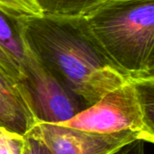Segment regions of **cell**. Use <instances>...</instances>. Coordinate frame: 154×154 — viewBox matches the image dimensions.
Masks as SVG:
<instances>
[{
	"instance_id": "cell-1",
	"label": "cell",
	"mask_w": 154,
	"mask_h": 154,
	"mask_svg": "<svg viewBox=\"0 0 154 154\" xmlns=\"http://www.w3.org/2000/svg\"><path fill=\"white\" fill-rule=\"evenodd\" d=\"M14 23L35 56L86 107L131 82L93 45L74 16L42 14L19 17Z\"/></svg>"
},
{
	"instance_id": "cell-2",
	"label": "cell",
	"mask_w": 154,
	"mask_h": 154,
	"mask_svg": "<svg viewBox=\"0 0 154 154\" xmlns=\"http://www.w3.org/2000/svg\"><path fill=\"white\" fill-rule=\"evenodd\" d=\"M74 17L119 72L133 82L154 80V0H107Z\"/></svg>"
},
{
	"instance_id": "cell-3",
	"label": "cell",
	"mask_w": 154,
	"mask_h": 154,
	"mask_svg": "<svg viewBox=\"0 0 154 154\" xmlns=\"http://www.w3.org/2000/svg\"><path fill=\"white\" fill-rule=\"evenodd\" d=\"M154 80L128 82L59 125L97 134L133 132L154 143Z\"/></svg>"
},
{
	"instance_id": "cell-4",
	"label": "cell",
	"mask_w": 154,
	"mask_h": 154,
	"mask_svg": "<svg viewBox=\"0 0 154 154\" xmlns=\"http://www.w3.org/2000/svg\"><path fill=\"white\" fill-rule=\"evenodd\" d=\"M22 43L23 51L18 83L37 123H61L87 108L23 40Z\"/></svg>"
},
{
	"instance_id": "cell-5",
	"label": "cell",
	"mask_w": 154,
	"mask_h": 154,
	"mask_svg": "<svg viewBox=\"0 0 154 154\" xmlns=\"http://www.w3.org/2000/svg\"><path fill=\"white\" fill-rule=\"evenodd\" d=\"M29 132L40 138L53 154H116L140 141L133 132L97 134L50 123H37Z\"/></svg>"
},
{
	"instance_id": "cell-6",
	"label": "cell",
	"mask_w": 154,
	"mask_h": 154,
	"mask_svg": "<svg viewBox=\"0 0 154 154\" xmlns=\"http://www.w3.org/2000/svg\"><path fill=\"white\" fill-rule=\"evenodd\" d=\"M36 124L22 87L0 68V126L24 136Z\"/></svg>"
},
{
	"instance_id": "cell-7",
	"label": "cell",
	"mask_w": 154,
	"mask_h": 154,
	"mask_svg": "<svg viewBox=\"0 0 154 154\" xmlns=\"http://www.w3.org/2000/svg\"><path fill=\"white\" fill-rule=\"evenodd\" d=\"M42 14L53 16H79L107 0H35Z\"/></svg>"
},
{
	"instance_id": "cell-8",
	"label": "cell",
	"mask_w": 154,
	"mask_h": 154,
	"mask_svg": "<svg viewBox=\"0 0 154 154\" xmlns=\"http://www.w3.org/2000/svg\"><path fill=\"white\" fill-rule=\"evenodd\" d=\"M0 46L19 65L23 58V43L14 19L0 11Z\"/></svg>"
},
{
	"instance_id": "cell-9",
	"label": "cell",
	"mask_w": 154,
	"mask_h": 154,
	"mask_svg": "<svg viewBox=\"0 0 154 154\" xmlns=\"http://www.w3.org/2000/svg\"><path fill=\"white\" fill-rule=\"evenodd\" d=\"M0 11L12 19L42 14L35 0H0Z\"/></svg>"
},
{
	"instance_id": "cell-10",
	"label": "cell",
	"mask_w": 154,
	"mask_h": 154,
	"mask_svg": "<svg viewBox=\"0 0 154 154\" xmlns=\"http://www.w3.org/2000/svg\"><path fill=\"white\" fill-rule=\"evenodd\" d=\"M24 138L0 126V154H22Z\"/></svg>"
},
{
	"instance_id": "cell-11",
	"label": "cell",
	"mask_w": 154,
	"mask_h": 154,
	"mask_svg": "<svg viewBox=\"0 0 154 154\" xmlns=\"http://www.w3.org/2000/svg\"><path fill=\"white\" fill-rule=\"evenodd\" d=\"M22 154H53L49 147L37 136L28 132L24 136Z\"/></svg>"
},
{
	"instance_id": "cell-12",
	"label": "cell",
	"mask_w": 154,
	"mask_h": 154,
	"mask_svg": "<svg viewBox=\"0 0 154 154\" xmlns=\"http://www.w3.org/2000/svg\"><path fill=\"white\" fill-rule=\"evenodd\" d=\"M0 68L13 79L18 82L21 74L20 67L1 46H0Z\"/></svg>"
}]
</instances>
